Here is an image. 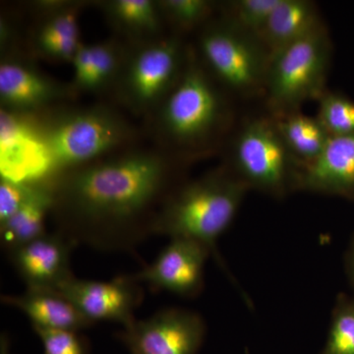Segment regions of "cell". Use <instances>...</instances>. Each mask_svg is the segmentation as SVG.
I'll return each instance as SVG.
<instances>
[{"label":"cell","instance_id":"6da1fadb","mask_svg":"<svg viewBox=\"0 0 354 354\" xmlns=\"http://www.w3.org/2000/svg\"><path fill=\"white\" fill-rule=\"evenodd\" d=\"M44 178L55 232L104 252H132L155 234L160 209L181 184L171 160L151 152L102 158Z\"/></svg>","mask_w":354,"mask_h":354},{"label":"cell","instance_id":"7a4b0ae2","mask_svg":"<svg viewBox=\"0 0 354 354\" xmlns=\"http://www.w3.org/2000/svg\"><path fill=\"white\" fill-rule=\"evenodd\" d=\"M248 190L225 167L181 183L160 209L155 234L200 242L225 269L216 241L232 225Z\"/></svg>","mask_w":354,"mask_h":354},{"label":"cell","instance_id":"3957f363","mask_svg":"<svg viewBox=\"0 0 354 354\" xmlns=\"http://www.w3.org/2000/svg\"><path fill=\"white\" fill-rule=\"evenodd\" d=\"M29 133L44 160L38 178L106 158L134 138L128 121L101 106L60 111Z\"/></svg>","mask_w":354,"mask_h":354},{"label":"cell","instance_id":"277c9868","mask_svg":"<svg viewBox=\"0 0 354 354\" xmlns=\"http://www.w3.org/2000/svg\"><path fill=\"white\" fill-rule=\"evenodd\" d=\"M156 113L162 138L183 152L206 149L232 120L225 90L191 51L180 80Z\"/></svg>","mask_w":354,"mask_h":354},{"label":"cell","instance_id":"5b68a950","mask_svg":"<svg viewBox=\"0 0 354 354\" xmlns=\"http://www.w3.org/2000/svg\"><path fill=\"white\" fill-rule=\"evenodd\" d=\"M225 167L248 189L278 199L297 190L302 169L270 114L242 121L230 139Z\"/></svg>","mask_w":354,"mask_h":354},{"label":"cell","instance_id":"8992f818","mask_svg":"<svg viewBox=\"0 0 354 354\" xmlns=\"http://www.w3.org/2000/svg\"><path fill=\"white\" fill-rule=\"evenodd\" d=\"M332 41L324 23L270 57L264 97L271 115L300 111L327 91Z\"/></svg>","mask_w":354,"mask_h":354},{"label":"cell","instance_id":"52a82bcc","mask_svg":"<svg viewBox=\"0 0 354 354\" xmlns=\"http://www.w3.org/2000/svg\"><path fill=\"white\" fill-rule=\"evenodd\" d=\"M198 48L202 64L223 90L264 97L271 55L259 38L221 17L205 26Z\"/></svg>","mask_w":354,"mask_h":354},{"label":"cell","instance_id":"ba28073f","mask_svg":"<svg viewBox=\"0 0 354 354\" xmlns=\"http://www.w3.org/2000/svg\"><path fill=\"white\" fill-rule=\"evenodd\" d=\"M189 55L178 38L142 44L125 57L116 81L121 101L136 113L157 111L180 80Z\"/></svg>","mask_w":354,"mask_h":354},{"label":"cell","instance_id":"9c48e42d","mask_svg":"<svg viewBox=\"0 0 354 354\" xmlns=\"http://www.w3.org/2000/svg\"><path fill=\"white\" fill-rule=\"evenodd\" d=\"M205 334L206 326L199 314L167 308L135 320L116 337L131 354H197Z\"/></svg>","mask_w":354,"mask_h":354},{"label":"cell","instance_id":"30bf717a","mask_svg":"<svg viewBox=\"0 0 354 354\" xmlns=\"http://www.w3.org/2000/svg\"><path fill=\"white\" fill-rule=\"evenodd\" d=\"M140 283L133 274L120 276L111 281L72 277L57 290L92 322L111 321L125 328L135 322V309L143 301L144 291Z\"/></svg>","mask_w":354,"mask_h":354},{"label":"cell","instance_id":"8fae6325","mask_svg":"<svg viewBox=\"0 0 354 354\" xmlns=\"http://www.w3.org/2000/svg\"><path fill=\"white\" fill-rule=\"evenodd\" d=\"M212 254L200 242L171 239L152 264L133 277L153 291H169L178 297L194 298L204 288L205 264Z\"/></svg>","mask_w":354,"mask_h":354},{"label":"cell","instance_id":"7c38bea8","mask_svg":"<svg viewBox=\"0 0 354 354\" xmlns=\"http://www.w3.org/2000/svg\"><path fill=\"white\" fill-rule=\"evenodd\" d=\"M74 93L71 86L44 75L22 60L11 57L0 65V102L2 111L11 115L38 113Z\"/></svg>","mask_w":354,"mask_h":354},{"label":"cell","instance_id":"4fadbf2b","mask_svg":"<svg viewBox=\"0 0 354 354\" xmlns=\"http://www.w3.org/2000/svg\"><path fill=\"white\" fill-rule=\"evenodd\" d=\"M75 247L57 232H46L6 253L27 288L57 290L65 281L74 277L70 268V256Z\"/></svg>","mask_w":354,"mask_h":354},{"label":"cell","instance_id":"5bb4252c","mask_svg":"<svg viewBox=\"0 0 354 354\" xmlns=\"http://www.w3.org/2000/svg\"><path fill=\"white\" fill-rule=\"evenodd\" d=\"M297 190L354 200V134L330 137L320 157L302 169Z\"/></svg>","mask_w":354,"mask_h":354},{"label":"cell","instance_id":"9a60e30c","mask_svg":"<svg viewBox=\"0 0 354 354\" xmlns=\"http://www.w3.org/2000/svg\"><path fill=\"white\" fill-rule=\"evenodd\" d=\"M1 299L26 314L32 327L77 332L95 324L57 290L27 288L22 295H4Z\"/></svg>","mask_w":354,"mask_h":354},{"label":"cell","instance_id":"2e32d148","mask_svg":"<svg viewBox=\"0 0 354 354\" xmlns=\"http://www.w3.org/2000/svg\"><path fill=\"white\" fill-rule=\"evenodd\" d=\"M48 17L37 30L35 50L41 57L57 62H72L80 48L78 9L65 2H41Z\"/></svg>","mask_w":354,"mask_h":354},{"label":"cell","instance_id":"e0dca14e","mask_svg":"<svg viewBox=\"0 0 354 354\" xmlns=\"http://www.w3.org/2000/svg\"><path fill=\"white\" fill-rule=\"evenodd\" d=\"M127 55L114 41L81 44L72 59L74 92H99L115 84Z\"/></svg>","mask_w":354,"mask_h":354},{"label":"cell","instance_id":"ac0fdd59","mask_svg":"<svg viewBox=\"0 0 354 354\" xmlns=\"http://www.w3.org/2000/svg\"><path fill=\"white\" fill-rule=\"evenodd\" d=\"M322 24L313 1L279 0L258 38L272 55Z\"/></svg>","mask_w":354,"mask_h":354},{"label":"cell","instance_id":"d6986e66","mask_svg":"<svg viewBox=\"0 0 354 354\" xmlns=\"http://www.w3.org/2000/svg\"><path fill=\"white\" fill-rule=\"evenodd\" d=\"M31 195L23 206L6 223H0V239L4 250L38 239L44 234L46 220L53 208V193L48 178H35Z\"/></svg>","mask_w":354,"mask_h":354},{"label":"cell","instance_id":"ffe728a7","mask_svg":"<svg viewBox=\"0 0 354 354\" xmlns=\"http://www.w3.org/2000/svg\"><path fill=\"white\" fill-rule=\"evenodd\" d=\"M271 116L288 151L302 169L320 157L330 136L318 118L300 111Z\"/></svg>","mask_w":354,"mask_h":354},{"label":"cell","instance_id":"44dd1931","mask_svg":"<svg viewBox=\"0 0 354 354\" xmlns=\"http://www.w3.org/2000/svg\"><path fill=\"white\" fill-rule=\"evenodd\" d=\"M104 10L114 27L136 38L158 35L164 19L152 0H113L104 2Z\"/></svg>","mask_w":354,"mask_h":354},{"label":"cell","instance_id":"7402d4cb","mask_svg":"<svg viewBox=\"0 0 354 354\" xmlns=\"http://www.w3.org/2000/svg\"><path fill=\"white\" fill-rule=\"evenodd\" d=\"M316 118L330 137L354 134V102L339 93L326 91L318 100Z\"/></svg>","mask_w":354,"mask_h":354},{"label":"cell","instance_id":"603a6c76","mask_svg":"<svg viewBox=\"0 0 354 354\" xmlns=\"http://www.w3.org/2000/svg\"><path fill=\"white\" fill-rule=\"evenodd\" d=\"M321 354H354V299L339 295Z\"/></svg>","mask_w":354,"mask_h":354},{"label":"cell","instance_id":"cb8c5ba5","mask_svg":"<svg viewBox=\"0 0 354 354\" xmlns=\"http://www.w3.org/2000/svg\"><path fill=\"white\" fill-rule=\"evenodd\" d=\"M279 0H235L223 4V17L254 36H259Z\"/></svg>","mask_w":354,"mask_h":354},{"label":"cell","instance_id":"d4e9b609","mask_svg":"<svg viewBox=\"0 0 354 354\" xmlns=\"http://www.w3.org/2000/svg\"><path fill=\"white\" fill-rule=\"evenodd\" d=\"M158 6L164 19L177 29L188 31L209 20L216 4L208 0H162Z\"/></svg>","mask_w":354,"mask_h":354},{"label":"cell","instance_id":"484cf974","mask_svg":"<svg viewBox=\"0 0 354 354\" xmlns=\"http://www.w3.org/2000/svg\"><path fill=\"white\" fill-rule=\"evenodd\" d=\"M41 339L44 354H88V342L73 330L32 327Z\"/></svg>","mask_w":354,"mask_h":354},{"label":"cell","instance_id":"4316f807","mask_svg":"<svg viewBox=\"0 0 354 354\" xmlns=\"http://www.w3.org/2000/svg\"><path fill=\"white\" fill-rule=\"evenodd\" d=\"M34 181H18L2 177L0 183V223H6L31 195Z\"/></svg>","mask_w":354,"mask_h":354},{"label":"cell","instance_id":"83f0119b","mask_svg":"<svg viewBox=\"0 0 354 354\" xmlns=\"http://www.w3.org/2000/svg\"><path fill=\"white\" fill-rule=\"evenodd\" d=\"M346 272H348L351 285H353L354 288V239L353 241L351 242L348 254H346Z\"/></svg>","mask_w":354,"mask_h":354},{"label":"cell","instance_id":"f1b7e54d","mask_svg":"<svg viewBox=\"0 0 354 354\" xmlns=\"http://www.w3.org/2000/svg\"><path fill=\"white\" fill-rule=\"evenodd\" d=\"M0 354H10L8 337L6 335H2L0 339Z\"/></svg>","mask_w":354,"mask_h":354}]
</instances>
